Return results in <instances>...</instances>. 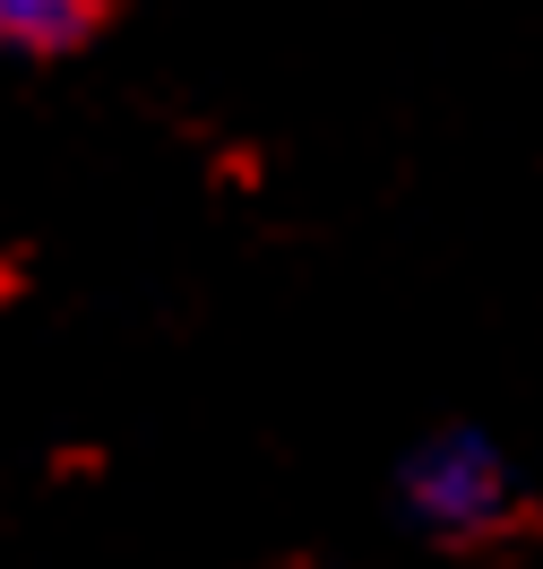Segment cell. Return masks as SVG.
Segmentation results:
<instances>
[{
  "instance_id": "1",
  "label": "cell",
  "mask_w": 543,
  "mask_h": 569,
  "mask_svg": "<svg viewBox=\"0 0 543 569\" xmlns=\"http://www.w3.org/2000/svg\"><path fill=\"white\" fill-rule=\"evenodd\" d=\"M389 518L440 561L492 569L535 543V475L492 423H423L389 458Z\"/></svg>"
},
{
  "instance_id": "2",
  "label": "cell",
  "mask_w": 543,
  "mask_h": 569,
  "mask_svg": "<svg viewBox=\"0 0 543 569\" xmlns=\"http://www.w3.org/2000/svg\"><path fill=\"white\" fill-rule=\"evenodd\" d=\"M130 0H0V70H70L121 27Z\"/></svg>"
}]
</instances>
